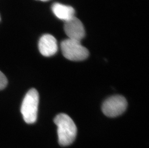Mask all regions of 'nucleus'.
Wrapping results in <instances>:
<instances>
[{
  "instance_id": "nucleus-3",
  "label": "nucleus",
  "mask_w": 149,
  "mask_h": 148,
  "mask_svg": "<svg viewBox=\"0 0 149 148\" xmlns=\"http://www.w3.org/2000/svg\"><path fill=\"white\" fill-rule=\"evenodd\" d=\"M62 54L66 58L72 61H81L89 56V51L81 41L73 39H65L61 43Z\"/></svg>"
},
{
  "instance_id": "nucleus-7",
  "label": "nucleus",
  "mask_w": 149,
  "mask_h": 148,
  "mask_svg": "<svg viewBox=\"0 0 149 148\" xmlns=\"http://www.w3.org/2000/svg\"><path fill=\"white\" fill-rule=\"evenodd\" d=\"M52 10L56 17L64 22L74 17L75 12L72 6L58 3L52 5Z\"/></svg>"
},
{
  "instance_id": "nucleus-1",
  "label": "nucleus",
  "mask_w": 149,
  "mask_h": 148,
  "mask_svg": "<svg viewBox=\"0 0 149 148\" xmlns=\"http://www.w3.org/2000/svg\"><path fill=\"white\" fill-rule=\"evenodd\" d=\"M58 127V143L61 146H67L74 141L77 135V127L68 115L60 113L54 120Z\"/></svg>"
},
{
  "instance_id": "nucleus-9",
  "label": "nucleus",
  "mask_w": 149,
  "mask_h": 148,
  "mask_svg": "<svg viewBox=\"0 0 149 148\" xmlns=\"http://www.w3.org/2000/svg\"><path fill=\"white\" fill-rule=\"evenodd\" d=\"M40 1H49V0H40Z\"/></svg>"
},
{
  "instance_id": "nucleus-6",
  "label": "nucleus",
  "mask_w": 149,
  "mask_h": 148,
  "mask_svg": "<svg viewBox=\"0 0 149 148\" xmlns=\"http://www.w3.org/2000/svg\"><path fill=\"white\" fill-rule=\"evenodd\" d=\"M40 52L43 56H53L58 51V46L56 38L50 34H45L41 37L38 44Z\"/></svg>"
},
{
  "instance_id": "nucleus-2",
  "label": "nucleus",
  "mask_w": 149,
  "mask_h": 148,
  "mask_svg": "<svg viewBox=\"0 0 149 148\" xmlns=\"http://www.w3.org/2000/svg\"><path fill=\"white\" fill-rule=\"evenodd\" d=\"M39 95L35 89L28 91L21 105V113L23 118L27 124H33L36 121L38 114Z\"/></svg>"
},
{
  "instance_id": "nucleus-4",
  "label": "nucleus",
  "mask_w": 149,
  "mask_h": 148,
  "mask_svg": "<svg viewBox=\"0 0 149 148\" xmlns=\"http://www.w3.org/2000/svg\"><path fill=\"white\" fill-rule=\"evenodd\" d=\"M127 106V100L121 95L111 97L104 101L102 111L104 115L110 118H116L125 112Z\"/></svg>"
},
{
  "instance_id": "nucleus-5",
  "label": "nucleus",
  "mask_w": 149,
  "mask_h": 148,
  "mask_svg": "<svg viewBox=\"0 0 149 148\" xmlns=\"http://www.w3.org/2000/svg\"><path fill=\"white\" fill-rule=\"evenodd\" d=\"M64 30L69 39L81 41L85 36L84 26L75 16L64 22Z\"/></svg>"
},
{
  "instance_id": "nucleus-10",
  "label": "nucleus",
  "mask_w": 149,
  "mask_h": 148,
  "mask_svg": "<svg viewBox=\"0 0 149 148\" xmlns=\"http://www.w3.org/2000/svg\"><path fill=\"white\" fill-rule=\"evenodd\" d=\"M0 20H1V17H0Z\"/></svg>"
},
{
  "instance_id": "nucleus-8",
  "label": "nucleus",
  "mask_w": 149,
  "mask_h": 148,
  "mask_svg": "<svg viewBox=\"0 0 149 148\" xmlns=\"http://www.w3.org/2000/svg\"><path fill=\"white\" fill-rule=\"evenodd\" d=\"M8 83L7 78L3 73L0 71V91L4 89Z\"/></svg>"
}]
</instances>
